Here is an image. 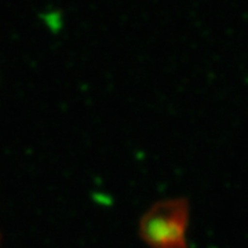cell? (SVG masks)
I'll use <instances>...</instances> for the list:
<instances>
[{"label": "cell", "instance_id": "cell-1", "mask_svg": "<svg viewBox=\"0 0 248 248\" xmlns=\"http://www.w3.org/2000/svg\"><path fill=\"white\" fill-rule=\"evenodd\" d=\"M189 218L190 204L186 197L156 202L140 219V237L151 248H189Z\"/></svg>", "mask_w": 248, "mask_h": 248}]
</instances>
